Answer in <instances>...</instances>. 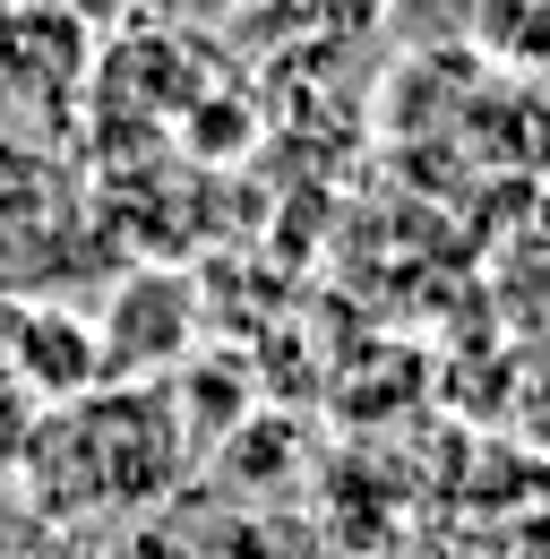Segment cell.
<instances>
[{
    "label": "cell",
    "mask_w": 550,
    "mask_h": 559,
    "mask_svg": "<svg viewBox=\"0 0 550 559\" xmlns=\"http://www.w3.org/2000/svg\"><path fill=\"white\" fill-rule=\"evenodd\" d=\"M542 207H550V190H542Z\"/></svg>",
    "instance_id": "obj_6"
},
{
    "label": "cell",
    "mask_w": 550,
    "mask_h": 559,
    "mask_svg": "<svg viewBox=\"0 0 550 559\" xmlns=\"http://www.w3.org/2000/svg\"><path fill=\"white\" fill-rule=\"evenodd\" d=\"M481 52L525 86H550V0H481Z\"/></svg>",
    "instance_id": "obj_1"
},
{
    "label": "cell",
    "mask_w": 550,
    "mask_h": 559,
    "mask_svg": "<svg viewBox=\"0 0 550 559\" xmlns=\"http://www.w3.org/2000/svg\"><path fill=\"white\" fill-rule=\"evenodd\" d=\"M199 9H224V0H199Z\"/></svg>",
    "instance_id": "obj_4"
},
{
    "label": "cell",
    "mask_w": 550,
    "mask_h": 559,
    "mask_svg": "<svg viewBox=\"0 0 550 559\" xmlns=\"http://www.w3.org/2000/svg\"><path fill=\"white\" fill-rule=\"evenodd\" d=\"M319 9H327L336 26H370V17L387 9V0H310V17H319Z\"/></svg>",
    "instance_id": "obj_3"
},
{
    "label": "cell",
    "mask_w": 550,
    "mask_h": 559,
    "mask_svg": "<svg viewBox=\"0 0 550 559\" xmlns=\"http://www.w3.org/2000/svg\"><path fill=\"white\" fill-rule=\"evenodd\" d=\"M0 9H17V0H0Z\"/></svg>",
    "instance_id": "obj_5"
},
{
    "label": "cell",
    "mask_w": 550,
    "mask_h": 559,
    "mask_svg": "<svg viewBox=\"0 0 550 559\" xmlns=\"http://www.w3.org/2000/svg\"><path fill=\"white\" fill-rule=\"evenodd\" d=\"M507 421H516V448L550 474V353L516 379V388H507Z\"/></svg>",
    "instance_id": "obj_2"
}]
</instances>
